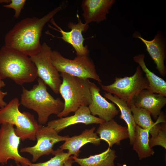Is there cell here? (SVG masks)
I'll return each instance as SVG.
<instances>
[{
  "label": "cell",
  "mask_w": 166,
  "mask_h": 166,
  "mask_svg": "<svg viewBox=\"0 0 166 166\" xmlns=\"http://www.w3.org/2000/svg\"><path fill=\"white\" fill-rule=\"evenodd\" d=\"M62 9L60 5L41 18L23 19L5 35L4 45L29 57L37 54L42 49L40 38L44 27Z\"/></svg>",
  "instance_id": "obj_1"
},
{
  "label": "cell",
  "mask_w": 166,
  "mask_h": 166,
  "mask_svg": "<svg viewBox=\"0 0 166 166\" xmlns=\"http://www.w3.org/2000/svg\"><path fill=\"white\" fill-rule=\"evenodd\" d=\"M38 84L30 90L22 87L20 104L37 114L38 122L45 124L52 114L58 115L63 110L64 103L59 98L55 99L47 91V85L41 78Z\"/></svg>",
  "instance_id": "obj_2"
},
{
  "label": "cell",
  "mask_w": 166,
  "mask_h": 166,
  "mask_svg": "<svg viewBox=\"0 0 166 166\" xmlns=\"http://www.w3.org/2000/svg\"><path fill=\"white\" fill-rule=\"evenodd\" d=\"M38 77L36 68L27 56L4 45L0 49V78H9L22 85Z\"/></svg>",
  "instance_id": "obj_3"
},
{
  "label": "cell",
  "mask_w": 166,
  "mask_h": 166,
  "mask_svg": "<svg viewBox=\"0 0 166 166\" xmlns=\"http://www.w3.org/2000/svg\"><path fill=\"white\" fill-rule=\"evenodd\" d=\"M62 81L59 89L64 101V107L58 115L65 117L70 113L76 111L82 106H88L91 101L90 88L91 81L89 79L72 76L61 73Z\"/></svg>",
  "instance_id": "obj_4"
},
{
  "label": "cell",
  "mask_w": 166,
  "mask_h": 166,
  "mask_svg": "<svg viewBox=\"0 0 166 166\" xmlns=\"http://www.w3.org/2000/svg\"><path fill=\"white\" fill-rule=\"evenodd\" d=\"M17 98L12 99L3 109H0V124L6 123L16 126L15 132L20 140L29 139L35 141L38 123L34 116L29 112H21Z\"/></svg>",
  "instance_id": "obj_5"
},
{
  "label": "cell",
  "mask_w": 166,
  "mask_h": 166,
  "mask_svg": "<svg viewBox=\"0 0 166 166\" xmlns=\"http://www.w3.org/2000/svg\"><path fill=\"white\" fill-rule=\"evenodd\" d=\"M51 59L59 72L81 78H91L101 84L102 81L97 73L94 63L88 55L77 56L74 59H69L54 50L52 51Z\"/></svg>",
  "instance_id": "obj_6"
},
{
  "label": "cell",
  "mask_w": 166,
  "mask_h": 166,
  "mask_svg": "<svg viewBox=\"0 0 166 166\" xmlns=\"http://www.w3.org/2000/svg\"><path fill=\"white\" fill-rule=\"evenodd\" d=\"M101 87L104 91L125 101L129 106L140 91L144 89H148L149 83L138 66L132 76L116 77L115 81L112 84H101Z\"/></svg>",
  "instance_id": "obj_7"
},
{
  "label": "cell",
  "mask_w": 166,
  "mask_h": 166,
  "mask_svg": "<svg viewBox=\"0 0 166 166\" xmlns=\"http://www.w3.org/2000/svg\"><path fill=\"white\" fill-rule=\"evenodd\" d=\"M14 125L6 123L0 128V166L6 164L9 159L14 160L17 166H29L32 163L22 156L18 149L20 139L15 132Z\"/></svg>",
  "instance_id": "obj_8"
},
{
  "label": "cell",
  "mask_w": 166,
  "mask_h": 166,
  "mask_svg": "<svg viewBox=\"0 0 166 166\" xmlns=\"http://www.w3.org/2000/svg\"><path fill=\"white\" fill-rule=\"evenodd\" d=\"M52 50L46 43L42 44V49L37 54L30 57L35 65L38 77L55 94L59 93L62 81L60 75L53 65L51 59Z\"/></svg>",
  "instance_id": "obj_9"
},
{
  "label": "cell",
  "mask_w": 166,
  "mask_h": 166,
  "mask_svg": "<svg viewBox=\"0 0 166 166\" xmlns=\"http://www.w3.org/2000/svg\"><path fill=\"white\" fill-rule=\"evenodd\" d=\"M58 133L52 128L39 124L36 134V144L33 146L23 148L20 152L31 155L33 162L43 156L52 154L54 151L53 149L54 145L59 142L65 141L69 137L68 135L61 136Z\"/></svg>",
  "instance_id": "obj_10"
},
{
  "label": "cell",
  "mask_w": 166,
  "mask_h": 166,
  "mask_svg": "<svg viewBox=\"0 0 166 166\" xmlns=\"http://www.w3.org/2000/svg\"><path fill=\"white\" fill-rule=\"evenodd\" d=\"M77 15L78 20L77 23L69 22L68 24V28L71 30L69 31L63 30L55 23L53 18L50 21L56 28L50 25L49 26L61 33V37H55L61 38L70 44L75 50L77 56L88 55L89 51L87 46L84 45L85 39L82 33L85 32L88 30L89 26L86 23H83L79 15L77 14Z\"/></svg>",
  "instance_id": "obj_11"
},
{
  "label": "cell",
  "mask_w": 166,
  "mask_h": 166,
  "mask_svg": "<svg viewBox=\"0 0 166 166\" xmlns=\"http://www.w3.org/2000/svg\"><path fill=\"white\" fill-rule=\"evenodd\" d=\"M90 91L91 101L88 106L91 114L105 121H109L119 113L115 104L108 102L100 93V89L94 82H91Z\"/></svg>",
  "instance_id": "obj_12"
},
{
  "label": "cell",
  "mask_w": 166,
  "mask_h": 166,
  "mask_svg": "<svg viewBox=\"0 0 166 166\" xmlns=\"http://www.w3.org/2000/svg\"><path fill=\"white\" fill-rule=\"evenodd\" d=\"M74 112L73 115L60 117L49 121L47 126L52 128L59 133L67 127L75 124L82 123L87 125L100 124L105 121L92 115L88 106H81Z\"/></svg>",
  "instance_id": "obj_13"
},
{
  "label": "cell",
  "mask_w": 166,
  "mask_h": 166,
  "mask_svg": "<svg viewBox=\"0 0 166 166\" xmlns=\"http://www.w3.org/2000/svg\"><path fill=\"white\" fill-rule=\"evenodd\" d=\"M115 0H83L81 6L85 23H99L106 19V15L115 2Z\"/></svg>",
  "instance_id": "obj_14"
},
{
  "label": "cell",
  "mask_w": 166,
  "mask_h": 166,
  "mask_svg": "<svg viewBox=\"0 0 166 166\" xmlns=\"http://www.w3.org/2000/svg\"><path fill=\"white\" fill-rule=\"evenodd\" d=\"M135 37L140 39L145 44L146 50L156 65V68L163 77L166 74L164 61L166 59L165 41L162 34L158 33L152 40H146L138 33H134Z\"/></svg>",
  "instance_id": "obj_15"
},
{
  "label": "cell",
  "mask_w": 166,
  "mask_h": 166,
  "mask_svg": "<svg viewBox=\"0 0 166 166\" xmlns=\"http://www.w3.org/2000/svg\"><path fill=\"white\" fill-rule=\"evenodd\" d=\"M133 102L136 107L148 111L156 119L160 115L161 109L166 104V98L148 89H144L134 98Z\"/></svg>",
  "instance_id": "obj_16"
},
{
  "label": "cell",
  "mask_w": 166,
  "mask_h": 166,
  "mask_svg": "<svg viewBox=\"0 0 166 166\" xmlns=\"http://www.w3.org/2000/svg\"><path fill=\"white\" fill-rule=\"evenodd\" d=\"M96 132L109 148L114 144L120 145L121 140L129 137L127 128L119 124L114 119L99 124Z\"/></svg>",
  "instance_id": "obj_17"
},
{
  "label": "cell",
  "mask_w": 166,
  "mask_h": 166,
  "mask_svg": "<svg viewBox=\"0 0 166 166\" xmlns=\"http://www.w3.org/2000/svg\"><path fill=\"white\" fill-rule=\"evenodd\" d=\"M95 129V127H93L90 129H85L79 135L69 137L59 148L67 150L71 156L78 157L81 152L80 149L86 144L89 143L96 146L100 144L101 140L94 132Z\"/></svg>",
  "instance_id": "obj_18"
},
{
  "label": "cell",
  "mask_w": 166,
  "mask_h": 166,
  "mask_svg": "<svg viewBox=\"0 0 166 166\" xmlns=\"http://www.w3.org/2000/svg\"><path fill=\"white\" fill-rule=\"evenodd\" d=\"M130 108L135 122L143 129L149 130L151 135V139H153L158 136L162 129V125L158 123L154 122L151 117V113L146 110L136 107L133 101L130 104Z\"/></svg>",
  "instance_id": "obj_19"
},
{
  "label": "cell",
  "mask_w": 166,
  "mask_h": 166,
  "mask_svg": "<svg viewBox=\"0 0 166 166\" xmlns=\"http://www.w3.org/2000/svg\"><path fill=\"white\" fill-rule=\"evenodd\" d=\"M144 54H141L135 56L133 59L145 73V77L149 83L148 90L153 93L166 97V81L148 69L144 62Z\"/></svg>",
  "instance_id": "obj_20"
},
{
  "label": "cell",
  "mask_w": 166,
  "mask_h": 166,
  "mask_svg": "<svg viewBox=\"0 0 166 166\" xmlns=\"http://www.w3.org/2000/svg\"><path fill=\"white\" fill-rule=\"evenodd\" d=\"M105 97L111 101L119 108L121 113L120 118L123 120L127 124L129 139V144L132 145L134 136L135 130L136 125L133 118L130 108L127 102L115 95L104 92Z\"/></svg>",
  "instance_id": "obj_21"
},
{
  "label": "cell",
  "mask_w": 166,
  "mask_h": 166,
  "mask_svg": "<svg viewBox=\"0 0 166 166\" xmlns=\"http://www.w3.org/2000/svg\"><path fill=\"white\" fill-rule=\"evenodd\" d=\"M74 162L80 166H114L115 159L117 157L115 150L108 148L102 152L85 158H79L71 156Z\"/></svg>",
  "instance_id": "obj_22"
},
{
  "label": "cell",
  "mask_w": 166,
  "mask_h": 166,
  "mask_svg": "<svg viewBox=\"0 0 166 166\" xmlns=\"http://www.w3.org/2000/svg\"><path fill=\"white\" fill-rule=\"evenodd\" d=\"M149 136L148 130L136 125L132 148L137 154L139 160L148 158L154 154V150L149 145Z\"/></svg>",
  "instance_id": "obj_23"
},
{
  "label": "cell",
  "mask_w": 166,
  "mask_h": 166,
  "mask_svg": "<svg viewBox=\"0 0 166 166\" xmlns=\"http://www.w3.org/2000/svg\"><path fill=\"white\" fill-rule=\"evenodd\" d=\"M52 155L54 156L49 160L43 162L31 163L29 166H64L66 161L71 156L60 148L54 150Z\"/></svg>",
  "instance_id": "obj_24"
},
{
  "label": "cell",
  "mask_w": 166,
  "mask_h": 166,
  "mask_svg": "<svg viewBox=\"0 0 166 166\" xmlns=\"http://www.w3.org/2000/svg\"><path fill=\"white\" fill-rule=\"evenodd\" d=\"M150 147L152 148L154 146L159 145L166 149V125L164 123L162 124L161 131L155 138L149 139Z\"/></svg>",
  "instance_id": "obj_25"
},
{
  "label": "cell",
  "mask_w": 166,
  "mask_h": 166,
  "mask_svg": "<svg viewBox=\"0 0 166 166\" xmlns=\"http://www.w3.org/2000/svg\"><path fill=\"white\" fill-rule=\"evenodd\" d=\"M26 2V0H11L10 2L3 5V7L14 9L15 11L14 17L17 19L19 17L22 10L23 9Z\"/></svg>",
  "instance_id": "obj_26"
},
{
  "label": "cell",
  "mask_w": 166,
  "mask_h": 166,
  "mask_svg": "<svg viewBox=\"0 0 166 166\" xmlns=\"http://www.w3.org/2000/svg\"><path fill=\"white\" fill-rule=\"evenodd\" d=\"M6 85L4 81L0 78V108L1 109L4 108L7 104L3 100L5 96L7 95V92H3L1 90V88L5 86Z\"/></svg>",
  "instance_id": "obj_27"
},
{
  "label": "cell",
  "mask_w": 166,
  "mask_h": 166,
  "mask_svg": "<svg viewBox=\"0 0 166 166\" xmlns=\"http://www.w3.org/2000/svg\"><path fill=\"white\" fill-rule=\"evenodd\" d=\"M73 162V160L70 156L65 162L64 166H72Z\"/></svg>",
  "instance_id": "obj_28"
},
{
  "label": "cell",
  "mask_w": 166,
  "mask_h": 166,
  "mask_svg": "<svg viewBox=\"0 0 166 166\" xmlns=\"http://www.w3.org/2000/svg\"><path fill=\"white\" fill-rule=\"evenodd\" d=\"M11 2V0H0V4L3 3H9Z\"/></svg>",
  "instance_id": "obj_29"
},
{
  "label": "cell",
  "mask_w": 166,
  "mask_h": 166,
  "mask_svg": "<svg viewBox=\"0 0 166 166\" xmlns=\"http://www.w3.org/2000/svg\"><path fill=\"white\" fill-rule=\"evenodd\" d=\"M117 166H125V165H124V164H121L118 163H117ZM145 166H149L147 165Z\"/></svg>",
  "instance_id": "obj_30"
},
{
  "label": "cell",
  "mask_w": 166,
  "mask_h": 166,
  "mask_svg": "<svg viewBox=\"0 0 166 166\" xmlns=\"http://www.w3.org/2000/svg\"><path fill=\"white\" fill-rule=\"evenodd\" d=\"M10 166H13L12 164H11Z\"/></svg>",
  "instance_id": "obj_31"
}]
</instances>
